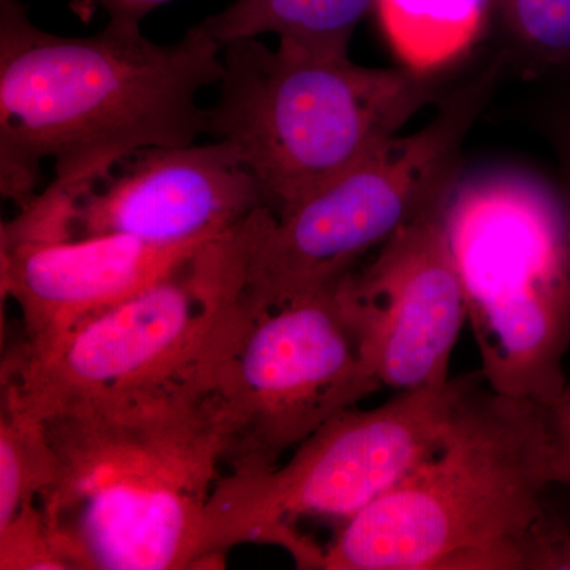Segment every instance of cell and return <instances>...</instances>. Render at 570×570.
Returning <instances> with one entry per match:
<instances>
[{
  "mask_svg": "<svg viewBox=\"0 0 570 570\" xmlns=\"http://www.w3.org/2000/svg\"><path fill=\"white\" fill-rule=\"evenodd\" d=\"M223 47L198 26L175 43L110 24L63 37L0 0V193L18 209L36 198L50 160L51 193L73 200L112 165L154 146L206 135L198 97L223 77Z\"/></svg>",
  "mask_w": 570,
  "mask_h": 570,
  "instance_id": "cell-1",
  "label": "cell"
},
{
  "mask_svg": "<svg viewBox=\"0 0 570 570\" xmlns=\"http://www.w3.org/2000/svg\"><path fill=\"white\" fill-rule=\"evenodd\" d=\"M56 478L39 508L71 570L193 569L225 426L202 382L80 397L41 417Z\"/></svg>",
  "mask_w": 570,
  "mask_h": 570,
  "instance_id": "cell-2",
  "label": "cell"
},
{
  "mask_svg": "<svg viewBox=\"0 0 570 570\" xmlns=\"http://www.w3.org/2000/svg\"><path fill=\"white\" fill-rule=\"evenodd\" d=\"M542 411L471 374L439 448L321 546L325 570H521L551 485Z\"/></svg>",
  "mask_w": 570,
  "mask_h": 570,
  "instance_id": "cell-3",
  "label": "cell"
},
{
  "mask_svg": "<svg viewBox=\"0 0 570 570\" xmlns=\"http://www.w3.org/2000/svg\"><path fill=\"white\" fill-rule=\"evenodd\" d=\"M220 56L206 135L234 146L273 212L354 167L448 94L449 71L377 69L257 39L230 41Z\"/></svg>",
  "mask_w": 570,
  "mask_h": 570,
  "instance_id": "cell-4",
  "label": "cell"
},
{
  "mask_svg": "<svg viewBox=\"0 0 570 570\" xmlns=\"http://www.w3.org/2000/svg\"><path fill=\"white\" fill-rule=\"evenodd\" d=\"M504 70L497 55L456 82L419 132L395 135L344 174L235 228L246 316L316 294L404 225L449 200L461 146Z\"/></svg>",
  "mask_w": 570,
  "mask_h": 570,
  "instance_id": "cell-5",
  "label": "cell"
},
{
  "mask_svg": "<svg viewBox=\"0 0 570 570\" xmlns=\"http://www.w3.org/2000/svg\"><path fill=\"white\" fill-rule=\"evenodd\" d=\"M445 223L483 381L501 395L553 400L570 352V235L557 190L472 186L452 195Z\"/></svg>",
  "mask_w": 570,
  "mask_h": 570,
  "instance_id": "cell-6",
  "label": "cell"
},
{
  "mask_svg": "<svg viewBox=\"0 0 570 570\" xmlns=\"http://www.w3.org/2000/svg\"><path fill=\"white\" fill-rule=\"evenodd\" d=\"M471 374L439 387L397 393L381 406L328 420L268 471L220 475L206 505L193 569L223 562L247 542L288 553L305 535L299 520L346 523L387 493L441 444Z\"/></svg>",
  "mask_w": 570,
  "mask_h": 570,
  "instance_id": "cell-7",
  "label": "cell"
},
{
  "mask_svg": "<svg viewBox=\"0 0 570 570\" xmlns=\"http://www.w3.org/2000/svg\"><path fill=\"white\" fill-rule=\"evenodd\" d=\"M354 273L255 316L239 307L209 381L228 472L277 466L328 420L381 390L367 365Z\"/></svg>",
  "mask_w": 570,
  "mask_h": 570,
  "instance_id": "cell-8",
  "label": "cell"
},
{
  "mask_svg": "<svg viewBox=\"0 0 570 570\" xmlns=\"http://www.w3.org/2000/svg\"><path fill=\"white\" fill-rule=\"evenodd\" d=\"M242 285L227 235L206 243L163 279L75 326L39 355L13 352L2 365V393L43 417L80 397L208 385Z\"/></svg>",
  "mask_w": 570,
  "mask_h": 570,
  "instance_id": "cell-9",
  "label": "cell"
},
{
  "mask_svg": "<svg viewBox=\"0 0 570 570\" xmlns=\"http://www.w3.org/2000/svg\"><path fill=\"white\" fill-rule=\"evenodd\" d=\"M268 206L230 142L154 146L112 165L67 200V239L130 236L156 246L200 247Z\"/></svg>",
  "mask_w": 570,
  "mask_h": 570,
  "instance_id": "cell-10",
  "label": "cell"
},
{
  "mask_svg": "<svg viewBox=\"0 0 570 570\" xmlns=\"http://www.w3.org/2000/svg\"><path fill=\"white\" fill-rule=\"evenodd\" d=\"M450 198L401 227L355 269L367 365L381 389L415 392L452 379L468 302L445 223Z\"/></svg>",
  "mask_w": 570,
  "mask_h": 570,
  "instance_id": "cell-11",
  "label": "cell"
},
{
  "mask_svg": "<svg viewBox=\"0 0 570 570\" xmlns=\"http://www.w3.org/2000/svg\"><path fill=\"white\" fill-rule=\"evenodd\" d=\"M200 247L156 246L118 235L0 247L2 296L17 303L24 325V341L14 352L48 351L75 326L163 279Z\"/></svg>",
  "mask_w": 570,
  "mask_h": 570,
  "instance_id": "cell-12",
  "label": "cell"
},
{
  "mask_svg": "<svg viewBox=\"0 0 570 570\" xmlns=\"http://www.w3.org/2000/svg\"><path fill=\"white\" fill-rule=\"evenodd\" d=\"M374 6L376 0H235L197 26L220 47L276 33L287 47L348 56L356 28Z\"/></svg>",
  "mask_w": 570,
  "mask_h": 570,
  "instance_id": "cell-13",
  "label": "cell"
},
{
  "mask_svg": "<svg viewBox=\"0 0 570 570\" xmlns=\"http://www.w3.org/2000/svg\"><path fill=\"white\" fill-rule=\"evenodd\" d=\"M373 14L401 66L448 73L491 28V0H376Z\"/></svg>",
  "mask_w": 570,
  "mask_h": 570,
  "instance_id": "cell-14",
  "label": "cell"
},
{
  "mask_svg": "<svg viewBox=\"0 0 570 570\" xmlns=\"http://www.w3.org/2000/svg\"><path fill=\"white\" fill-rule=\"evenodd\" d=\"M491 28L504 67L532 80L570 71V0H491Z\"/></svg>",
  "mask_w": 570,
  "mask_h": 570,
  "instance_id": "cell-15",
  "label": "cell"
},
{
  "mask_svg": "<svg viewBox=\"0 0 570 570\" xmlns=\"http://www.w3.org/2000/svg\"><path fill=\"white\" fill-rule=\"evenodd\" d=\"M56 478V456L43 420L2 395L0 414V528L36 504Z\"/></svg>",
  "mask_w": 570,
  "mask_h": 570,
  "instance_id": "cell-16",
  "label": "cell"
},
{
  "mask_svg": "<svg viewBox=\"0 0 570 570\" xmlns=\"http://www.w3.org/2000/svg\"><path fill=\"white\" fill-rule=\"evenodd\" d=\"M0 569H70L69 561L45 521L39 502L26 505L6 527L0 528Z\"/></svg>",
  "mask_w": 570,
  "mask_h": 570,
  "instance_id": "cell-17",
  "label": "cell"
},
{
  "mask_svg": "<svg viewBox=\"0 0 570 570\" xmlns=\"http://www.w3.org/2000/svg\"><path fill=\"white\" fill-rule=\"evenodd\" d=\"M521 570H570V490L551 483L521 546Z\"/></svg>",
  "mask_w": 570,
  "mask_h": 570,
  "instance_id": "cell-18",
  "label": "cell"
},
{
  "mask_svg": "<svg viewBox=\"0 0 570 570\" xmlns=\"http://www.w3.org/2000/svg\"><path fill=\"white\" fill-rule=\"evenodd\" d=\"M547 81L543 132L557 154L558 187L570 235V71Z\"/></svg>",
  "mask_w": 570,
  "mask_h": 570,
  "instance_id": "cell-19",
  "label": "cell"
},
{
  "mask_svg": "<svg viewBox=\"0 0 570 570\" xmlns=\"http://www.w3.org/2000/svg\"><path fill=\"white\" fill-rule=\"evenodd\" d=\"M539 404L546 428L551 482L570 490V377L560 395Z\"/></svg>",
  "mask_w": 570,
  "mask_h": 570,
  "instance_id": "cell-20",
  "label": "cell"
},
{
  "mask_svg": "<svg viewBox=\"0 0 570 570\" xmlns=\"http://www.w3.org/2000/svg\"><path fill=\"white\" fill-rule=\"evenodd\" d=\"M171 0H73L80 13L94 9H102L108 14L110 24L119 28L141 29V21L151 11L159 9Z\"/></svg>",
  "mask_w": 570,
  "mask_h": 570,
  "instance_id": "cell-21",
  "label": "cell"
}]
</instances>
